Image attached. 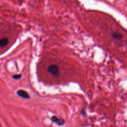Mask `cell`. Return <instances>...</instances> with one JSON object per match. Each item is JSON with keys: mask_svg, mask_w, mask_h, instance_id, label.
<instances>
[{"mask_svg": "<svg viewBox=\"0 0 127 127\" xmlns=\"http://www.w3.org/2000/svg\"><path fill=\"white\" fill-rule=\"evenodd\" d=\"M48 71L49 73L55 76H57L59 75V71L58 67L55 65H51L48 68Z\"/></svg>", "mask_w": 127, "mask_h": 127, "instance_id": "cell-1", "label": "cell"}, {"mask_svg": "<svg viewBox=\"0 0 127 127\" xmlns=\"http://www.w3.org/2000/svg\"><path fill=\"white\" fill-rule=\"evenodd\" d=\"M17 93L19 96L22 97L23 98H24L25 99H28L30 98L28 93L24 90H19L17 91Z\"/></svg>", "mask_w": 127, "mask_h": 127, "instance_id": "cell-2", "label": "cell"}, {"mask_svg": "<svg viewBox=\"0 0 127 127\" xmlns=\"http://www.w3.org/2000/svg\"><path fill=\"white\" fill-rule=\"evenodd\" d=\"M51 120L53 122H54V123L57 124L58 125H60V126L63 125L65 123V121L63 119H59L56 116H53L51 118Z\"/></svg>", "mask_w": 127, "mask_h": 127, "instance_id": "cell-3", "label": "cell"}, {"mask_svg": "<svg viewBox=\"0 0 127 127\" xmlns=\"http://www.w3.org/2000/svg\"><path fill=\"white\" fill-rule=\"evenodd\" d=\"M9 43V40L7 38H3L0 39V47H4L7 45Z\"/></svg>", "mask_w": 127, "mask_h": 127, "instance_id": "cell-4", "label": "cell"}, {"mask_svg": "<svg viewBox=\"0 0 127 127\" xmlns=\"http://www.w3.org/2000/svg\"><path fill=\"white\" fill-rule=\"evenodd\" d=\"M21 76H22L21 75L19 74V75H15L13 76V78H14L15 79H19L20 78H21Z\"/></svg>", "mask_w": 127, "mask_h": 127, "instance_id": "cell-5", "label": "cell"}]
</instances>
